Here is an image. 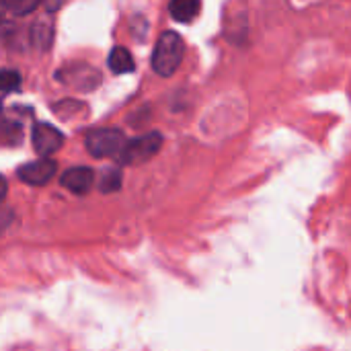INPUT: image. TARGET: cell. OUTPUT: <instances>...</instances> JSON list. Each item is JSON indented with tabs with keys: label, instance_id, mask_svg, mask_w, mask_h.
<instances>
[{
	"label": "cell",
	"instance_id": "cell-1",
	"mask_svg": "<svg viewBox=\"0 0 351 351\" xmlns=\"http://www.w3.org/2000/svg\"><path fill=\"white\" fill-rule=\"evenodd\" d=\"M183 60V39L175 31H165L152 53V68L158 76H173Z\"/></svg>",
	"mask_w": 351,
	"mask_h": 351
},
{
	"label": "cell",
	"instance_id": "cell-2",
	"mask_svg": "<svg viewBox=\"0 0 351 351\" xmlns=\"http://www.w3.org/2000/svg\"><path fill=\"white\" fill-rule=\"evenodd\" d=\"M125 146V136L115 128H101L86 134V150L95 158H111L119 156Z\"/></svg>",
	"mask_w": 351,
	"mask_h": 351
},
{
	"label": "cell",
	"instance_id": "cell-3",
	"mask_svg": "<svg viewBox=\"0 0 351 351\" xmlns=\"http://www.w3.org/2000/svg\"><path fill=\"white\" fill-rule=\"evenodd\" d=\"M160 146H162V136L158 132H150L132 142H125V146L117 158L121 165H142V162L150 160L160 150Z\"/></svg>",
	"mask_w": 351,
	"mask_h": 351
},
{
	"label": "cell",
	"instance_id": "cell-4",
	"mask_svg": "<svg viewBox=\"0 0 351 351\" xmlns=\"http://www.w3.org/2000/svg\"><path fill=\"white\" fill-rule=\"evenodd\" d=\"M56 171H58L56 160H51L49 156H43V158H39V160H33V162L23 165V167L16 171V175H19V179H21L23 183L39 187V185H45V183L56 175Z\"/></svg>",
	"mask_w": 351,
	"mask_h": 351
},
{
	"label": "cell",
	"instance_id": "cell-5",
	"mask_svg": "<svg viewBox=\"0 0 351 351\" xmlns=\"http://www.w3.org/2000/svg\"><path fill=\"white\" fill-rule=\"evenodd\" d=\"M33 148L39 156H51L53 152H58L64 144V136L62 132H58L53 125L49 123H37L33 128Z\"/></svg>",
	"mask_w": 351,
	"mask_h": 351
},
{
	"label": "cell",
	"instance_id": "cell-6",
	"mask_svg": "<svg viewBox=\"0 0 351 351\" xmlns=\"http://www.w3.org/2000/svg\"><path fill=\"white\" fill-rule=\"evenodd\" d=\"M62 185L76 193V195H84L90 191V187L95 185V173L86 167H74V169H68L64 175H62Z\"/></svg>",
	"mask_w": 351,
	"mask_h": 351
},
{
	"label": "cell",
	"instance_id": "cell-7",
	"mask_svg": "<svg viewBox=\"0 0 351 351\" xmlns=\"http://www.w3.org/2000/svg\"><path fill=\"white\" fill-rule=\"evenodd\" d=\"M51 39H53V21L49 14H43L31 27V41L35 47L47 49L51 45Z\"/></svg>",
	"mask_w": 351,
	"mask_h": 351
},
{
	"label": "cell",
	"instance_id": "cell-8",
	"mask_svg": "<svg viewBox=\"0 0 351 351\" xmlns=\"http://www.w3.org/2000/svg\"><path fill=\"white\" fill-rule=\"evenodd\" d=\"M202 8V0H171L169 12L179 23H191Z\"/></svg>",
	"mask_w": 351,
	"mask_h": 351
},
{
	"label": "cell",
	"instance_id": "cell-9",
	"mask_svg": "<svg viewBox=\"0 0 351 351\" xmlns=\"http://www.w3.org/2000/svg\"><path fill=\"white\" fill-rule=\"evenodd\" d=\"M109 68H111L115 74L134 72V58H132V53H130L125 47H121V45L113 47L111 53H109Z\"/></svg>",
	"mask_w": 351,
	"mask_h": 351
},
{
	"label": "cell",
	"instance_id": "cell-10",
	"mask_svg": "<svg viewBox=\"0 0 351 351\" xmlns=\"http://www.w3.org/2000/svg\"><path fill=\"white\" fill-rule=\"evenodd\" d=\"M119 185H121V171L115 169V167L113 169H107L101 175V179H99V189L103 193H113V191L119 189Z\"/></svg>",
	"mask_w": 351,
	"mask_h": 351
},
{
	"label": "cell",
	"instance_id": "cell-11",
	"mask_svg": "<svg viewBox=\"0 0 351 351\" xmlns=\"http://www.w3.org/2000/svg\"><path fill=\"white\" fill-rule=\"evenodd\" d=\"M21 74L16 70H0V93H10L19 88Z\"/></svg>",
	"mask_w": 351,
	"mask_h": 351
},
{
	"label": "cell",
	"instance_id": "cell-12",
	"mask_svg": "<svg viewBox=\"0 0 351 351\" xmlns=\"http://www.w3.org/2000/svg\"><path fill=\"white\" fill-rule=\"evenodd\" d=\"M43 0H14V8H12V16H25L29 12H33Z\"/></svg>",
	"mask_w": 351,
	"mask_h": 351
},
{
	"label": "cell",
	"instance_id": "cell-13",
	"mask_svg": "<svg viewBox=\"0 0 351 351\" xmlns=\"http://www.w3.org/2000/svg\"><path fill=\"white\" fill-rule=\"evenodd\" d=\"M12 8H14V0H0V23L12 16Z\"/></svg>",
	"mask_w": 351,
	"mask_h": 351
},
{
	"label": "cell",
	"instance_id": "cell-14",
	"mask_svg": "<svg viewBox=\"0 0 351 351\" xmlns=\"http://www.w3.org/2000/svg\"><path fill=\"white\" fill-rule=\"evenodd\" d=\"M66 0H43V4H45V10L51 14V12H56L62 4H64Z\"/></svg>",
	"mask_w": 351,
	"mask_h": 351
},
{
	"label": "cell",
	"instance_id": "cell-15",
	"mask_svg": "<svg viewBox=\"0 0 351 351\" xmlns=\"http://www.w3.org/2000/svg\"><path fill=\"white\" fill-rule=\"evenodd\" d=\"M6 191H8V185H6V179L0 175V204L4 202V197H6Z\"/></svg>",
	"mask_w": 351,
	"mask_h": 351
}]
</instances>
